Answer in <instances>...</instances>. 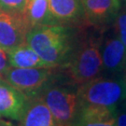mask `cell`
Returning a JSON list of instances; mask_svg holds the SVG:
<instances>
[{
    "label": "cell",
    "instance_id": "cell-15",
    "mask_svg": "<svg viewBox=\"0 0 126 126\" xmlns=\"http://www.w3.org/2000/svg\"><path fill=\"white\" fill-rule=\"evenodd\" d=\"M115 29L119 39L126 48V12L117 15L115 20Z\"/></svg>",
    "mask_w": 126,
    "mask_h": 126
},
{
    "label": "cell",
    "instance_id": "cell-17",
    "mask_svg": "<svg viewBox=\"0 0 126 126\" xmlns=\"http://www.w3.org/2000/svg\"><path fill=\"white\" fill-rule=\"evenodd\" d=\"M118 108L117 126H126V102H122Z\"/></svg>",
    "mask_w": 126,
    "mask_h": 126
},
{
    "label": "cell",
    "instance_id": "cell-18",
    "mask_svg": "<svg viewBox=\"0 0 126 126\" xmlns=\"http://www.w3.org/2000/svg\"><path fill=\"white\" fill-rule=\"evenodd\" d=\"M9 67V58L7 56L6 51L0 47V77L6 72V70Z\"/></svg>",
    "mask_w": 126,
    "mask_h": 126
},
{
    "label": "cell",
    "instance_id": "cell-6",
    "mask_svg": "<svg viewBox=\"0 0 126 126\" xmlns=\"http://www.w3.org/2000/svg\"><path fill=\"white\" fill-rule=\"evenodd\" d=\"M30 28L23 13L0 9V47L6 52L23 44Z\"/></svg>",
    "mask_w": 126,
    "mask_h": 126
},
{
    "label": "cell",
    "instance_id": "cell-4",
    "mask_svg": "<svg viewBox=\"0 0 126 126\" xmlns=\"http://www.w3.org/2000/svg\"><path fill=\"white\" fill-rule=\"evenodd\" d=\"M63 66L71 79L79 85L97 78L103 70L100 45L92 40L80 46L73 50Z\"/></svg>",
    "mask_w": 126,
    "mask_h": 126
},
{
    "label": "cell",
    "instance_id": "cell-8",
    "mask_svg": "<svg viewBox=\"0 0 126 126\" xmlns=\"http://www.w3.org/2000/svg\"><path fill=\"white\" fill-rule=\"evenodd\" d=\"M83 15L91 23L106 24L114 21L121 9V0H81Z\"/></svg>",
    "mask_w": 126,
    "mask_h": 126
},
{
    "label": "cell",
    "instance_id": "cell-12",
    "mask_svg": "<svg viewBox=\"0 0 126 126\" xmlns=\"http://www.w3.org/2000/svg\"><path fill=\"white\" fill-rule=\"evenodd\" d=\"M23 15L30 26L38 24H58L49 8V0H29Z\"/></svg>",
    "mask_w": 126,
    "mask_h": 126
},
{
    "label": "cell",
    "instance_id": "cell-16",
    "mask_svg": "<svg viewBox=\"0 0 126 126\" xmlns=\"http://www.w3.org/2000/svg\"><path fill=\"white\" fill-rule=\"evenodd\" d=\"M75 126H117V118L112 120L77 121Z\"/></svg>",
    "mask_w": 126,
    "mask_h": 126
},
{
    "label": "cell",
    "instance_id": "cell-21",
    "mask_svg": "<svg viewBox=\"0 0 126 126\" xmlns=\"http://www.w3.org/2000/svg\"><path fill=\"white\" fill-rule=\"evenodd\" d=\"M124 1H125V3H126V0H124Z\"/></svg>",
    "mask_w": 126,
    "mask_h": 126
},
{
    "label": "cell",
    "instance_id": "cell-19",
    "mask_svg": "<svg viewBox=\"0 0 126 126\" xmlns=\"http://www.w3.org/2000/svg\"><path fill=\"white\" fill-rule=\"evenodd\" d=\"M0 126H14L10 122H7L4 120H1L0 119Z\"/></svg>",
    "mask_w": 126,
    "mask_h": 126
},
{
    "label": "cell",
    "instance_id": "cell-13",
    "mask_svg": "<svg viewBox=\"0 0 126 126\" xmlns=\"http://www.w3.org/2000/svg\"><path fill=\"white\" fill-rule=\"evenodd\" d=\"M49 8L58 22H69L83 15L81 0H49Z\"/></svg>",
    "mask_w": 126,
    "mask_h": 126
},
{
    "label": "cell",
    "instance_id": "cell-11",
    "mask_svg": "<svg viewBox=\"0 0 126 126\" xmlns=\"http://www.w3.org/2000/svg\"><path fill=\"white\" fill-rule=\"evenodd\" d=\"M9 65L12 67H50L36 53L31 47L24 42L23 44L8 51Z\"/></svg>",
    "mask_w": 126,
    "mask_h": 126
},
{
    "label": "cell",
    "instance_id": "cell-9",
    "mask_svg": "<svg viewBox=\"0 0 126 126\" xmlns=\"http://www.w3.org/2000/svg\"><path fill=\"white\" fill-rule=\"evenodd\" d=\"M19 126H59L52 113L39 96L28 98Z\"/></svg>",
    "mask_w": 126,
    "mask_h": 126
},
{
    "label": "cell",
    "instance_id": "cell-3",
    "mask_svg": "<svg viewBox=\"0 0 126 126\" xmlns=\"http://www.w3.org/2000/svg\"><path fill=\"white\" fill-rule=\"evenodd\" d=\"M37 96L45 102L59 126H75L79 111L77 91L47 84Z\"/></svg>",
    "mask_w": 126,
    "mask_h": 126
},
{
    "label": "cell",
    "instance_id": "cell-2",
    "mask_svg": "<svg viewBox=\"0 0 126 126\" xmlns=\"http://www.w3.org/2000/svg\"><path fill=\"white\" fill-rule=\"evenodd\" d=\"M81 106L119 108L126 100V85L123 78H95L81 84L77 90Z\"/></svg>",
    "mask_w": 126,
    "mask_h": 126
},
{
    "label": "cell",
    "instance_id": "cell-14",
    "mask_svg": "<svg viewBox=\"0 0 126 126\" xmlns=\"http://www.w3.org/2000/svg\"><path fill=\"white\" fill-rule=\"evenodd\" d=\"M29 0H0V9L8 12L23 13Z\"/></svg>",
    "mask_w": 126,
    "mask_h": 126
},
{
    "label": "cell",
    "instance_id": "cell-7",
    "mask_svg": "<svg viewBox=\"0 0 126 126\" xmlns=\"http://www.w3.org/2000/svg\"><path fill=\"white\" fill-rule=\"evenodd\" d=\"M28 98L13 86L0 79V117L20 121Z\"/></svg>",
    "mask_w": 126,
    "mask_h": 126
},
{
    "label": "cell",
    "instance_id": "cell-10",
    "mask_svg": "<svg viewBox=\"0 0 126 126\" xmlns=\"http://www.w3.org/2000/svg\"><path fill=\"white\" fill-rule=\"evenodd\" d=\"M103 69L112 74L126 70V48L118 36L108 38L101 50Z\"/></svg>",
    "mask_w": 126,
    "mask_h": 126
},
{
    "label": "cell",
    "instance_id": "cell-20",
    "mask_svg": "<svg viewBox=\"0 0 126 126\" xmlns=\"http://www.w3.org/2000/svg\"><path fill=\"white\" fill-rule=\"evenodd\" d=\"M123 79H124V82H125V85H126V70H125V75L123 76Z\"/></svg>",
    "mask_w": 126,
    "mask_h": 126
},
{
    "label": "cell",
    "instance_id": "cell-1",
    "mask_svg": "<svg viewBox=\"0 0 126 126\" xmlns=\"http://www.w3.org/2000/svg\"><path fill=\"white\" fill-rule=\"evenodd\" d=\"M25 42L50 67L64 65L74 50L72 36L59 24H38L31 27Z\"/></svg>",
    "mask_w": 126,
    "mask_h": 126
},
{
    "label": "cell",
    "instance_id": "cell-5",
    "mask_svg": "<svg viewBox=\"0 0 126 126\" xmlns=\"http://www.w3.org/2000/svg\"><path fill=\"white\" fill-rule=\"evenodd\" d=\"M51 76L52 71L50 67L20 68L11 66L6 70L0 79L23 93L27 98H32L49 84Z\"/></svg>",
    "mask_w": 126,
    "mask_h": 126
}]
</instances>
